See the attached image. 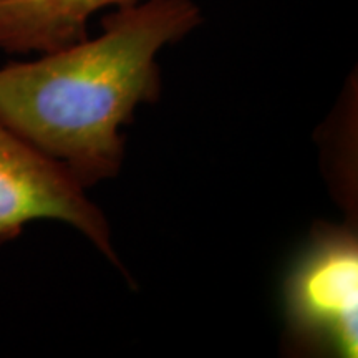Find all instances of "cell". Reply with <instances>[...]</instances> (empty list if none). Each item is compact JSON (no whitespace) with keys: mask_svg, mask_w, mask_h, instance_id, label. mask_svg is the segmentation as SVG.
Masks as SVG:
<instances>
[{"mask_svg":"<svg viewBox=\"0 0 358 358\" xmlns=\"http://www.w3.org/2000/svg\"><path fill=\"white\" fill-rule=\"evenodd\" d=\"M201 24L192 0H140L103 32L0 69V120L85 189L123 166L122 128L161 92L158 55Z\"/></svg>","mask_w":358,"mask_h":358,"instance_id":"cell-1","label":"cell"},{"mask_svg":"<svg viewBox=\"0 0 358 358\" xmlns=\"http://www.w3.org/2000/svg\"><path fill=\"white\" fill-rule=\"evenodd\" d=\"M284 315L297 348L355 358L358 241L345 227L313 232L284 282Z\"/></svg>","mask_w":358,"mask_h":358,"instance_id":"cell-2","label":"cell"},{"mask_svg":"<svg viewBox=\"0 0 358 358\" xmlns=\"http://www.w3.org/2000/svg\"><path fill=\"white\" fill-rule=\"evenodd\" d=\"M60 221L87 237L122 267L105 214L69 169L40 153L0 120V245L17 239L27 224Z\"/></svg>","mask_w":358,"mask_h":358,"instance_id":"cell-3","label":"cell"},{"mask_svg":"<svg viewBox=\"0 0 358 358\" xmlns=\"http://www.w3.org/2000/svg\"><path fill=\"white\" fill-rule=\"evenodd\" d=\"M140 0H0V50L48 53L87 38L96 12Z\"/></svg>","mask_w":358,"mask_h":358,"instance_id":"cell-4","label":"cell"}]
</instances>
